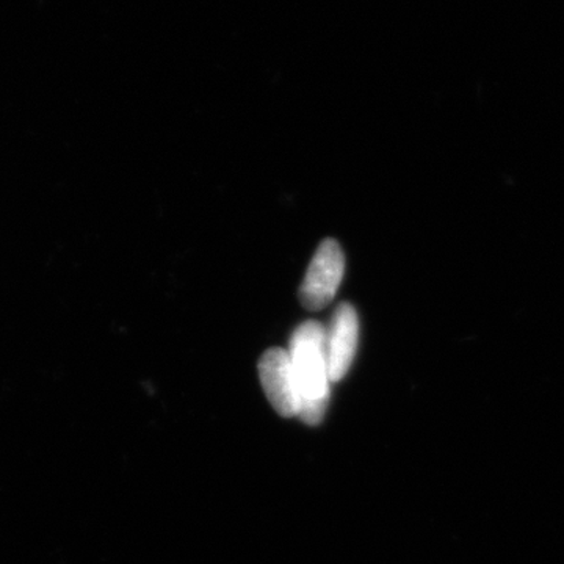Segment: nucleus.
<instances>
[{"instance_id": "obj_1", "label": "nucleus", "mask_w": 564, "mask_h": 564, "mask_svg": "<svg viewBox=\"0 0 564 564\" xmlns=\"http://www.w3.org/2000/svg\"><path fill=\"white\" fill-rule=\"evenodd\" d=\"M288 352L299 397V417L307 425H318L325 417L332 383L325 326L317 321L302 323L292 334Z\"/></svg>"}, {"instance_id": "obj_2", "label": "nucleus", "mask_w": 564, "mask_h": 564, "mask_svg": "<svg viewBox=\"0 0 564 564\" xmlns=\"http://www.w3.org/2000/svg\"><path fill=\"white\" fill-rule=\"evenodd\" d=\"M345 256L333 239L323 240L315 251L310 269L300 289V300L307 311H321L333 302L343 282Z\"/></svg>"}, {"instance_id": "obj_3", "label": "nucleus", "mask_w": 564, "mask_h": 564, "mask_svg": "<svg viewBox=\"0 0 564 564\" xmlns=\"http://www.w3.org/2000/svg\"><path fill=\"white\" fill-rule=\"evenodd\" d=\"M358 339L359 321L355 307L350 303L339 304L325 328L326 358L332 381L343 380L350 370Z\"/></svg>"}, {"instance_id": "obj_4", "label": "nucleus", "mask_w": 564, "mask_h": 564, "mask_svg": "<svg viewBox=\"0 0 564 564\" xmlns=\"http://www.w3.org/2000/svg\"><path fill=\"white\" fill-rule=\"evenodd\" d=\"M259 377L267 399L282 417L299 415V397L293 381L289 352L282 348H270L259 361Z\"/></svg>"}]
</instances>
